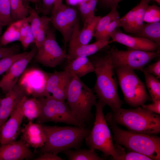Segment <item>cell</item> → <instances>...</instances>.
<instances>
[{
    "label": "cell",
    "mask_w": 160,
    "mask_h": 160,
    "mask_svg": "<svg viewBox=\"0 0 160 160\" xmlns=\"http://www.w3.org/2000/svg\"><path fill=\"white\" fill-rule=\"evenodd\" d=\"M151 0H141L136 5L135 13V23L134 33L137 32L142 28L143 24L144 18L147 7Z\"/></svg>",
    "instance_id": "cell-32"
},
{
    "label": "cell",
    "mask_w": 160,
    "mask_h": 160,
    "mask_svg": "<svg viewBox=\"0 0 160 160\" xmlns=\"http://www.w3.org/2000/svg\"><path fill=\"white\" fill-rule=\"evenodd\" d=\"M113 133V139L118 145L138 152L152 160L160 159V138L154 135L137 133L119 127L109 116H105Z\"/></svg>",
    "instance_id": "cell-3"
},
{
    "label": "cell",
    "mask_w": 160,
    "mask_h": 160,
    "mask_svg": "<svg viewBox=\"0 0 160 160\" xmlns=\"http://www.w3.org/2000/svg\"><path fill=\"white\" fill-rule=\"evenodd\" d=\"M22 99L11 114L9 119L0 127V144L16 140L21 132V125L24 117L22 109Z\"/></svg>",
    "instance_id": "cell-13"
},
{
    "label": "cell",
    "mask_w": 160,
    "mask_h": 160,
    "mask_svg": "<svg viewBox=\"0 0 160 160\" xmlns=\"http://www.w3.org/2000/svg\"><path fill=\"white\" fill-rule=\"evenodd\" d=\"M22 109L24 117L29 121L37 119L41 112V105L38 98H28L25 96L22 99Z\"/></svg>",
    "instance_id": "cell-21"
},
{
    "label": "cell",
    "mask_w": 160,
    "mask_h": 160,
    "mask_svg": "<svg viewBox=\"0 0 160 160\" xmlns=\"http://www.w3.org/2000/svg\"><path fill=\"white\" fill-rule=\"evenodd\" d=\"M34 36L30 25L24 37L20 41L23 47L26 48L31 44L34 43Z\"/></svg>",
    "instance_id": "cell-39"
},
{
    "label": "cell",
    "mask_w": 160,
    "mask_h": 160,
    "mask_svg": "<svg viewBox=\"0 0 160 160\" xmlns=\"http://www.w3.org/2000/svg\"><path fill=\"white\" fill-rule=\"evenodd\" d=\"M111 42H116L124 45L129 48L148 52L159 50V47L154 41L148 39L134 36L123 33L118 28L110 35Z\"/></svg>",
    "instance_id": "cell-14"
},
{
    "label": "cell",
    "mask_w": 160,
    "mask_h": 160,
    "mask_svg": "<svg viewBox=\"0 0 160 160\" xmlns=\"http://www.w3.org/2000/svg\"><path fill=\"white\" fill-rule=\"evenodd\" d=\"M55 0H42L41 12L45 15L52 12Z\"/></svg>",
    "instance_id": "cell-40"
},
{
    "label": "cell",
    "mask_w": 160,
    "mask_h": 160,
    "mask_svg": "<svg viewBox=\"0 0 160 160\" xmlns=\"http://www.w3.org/2000/svg\"><path fill=\"white\" fill-rule=\"evenodd\" d=\"M28 3L29 2L33 3L35 5V9L38 13L41 12V0H24Z\"/></svg>",
    "instance_id": "cell-47"
},
{
    "label": "cell",
    "mask_w": 160,
    "mask_h": 160,
    "mask_svg": "<svg viewBox=\"0 0 160 160\" xmlns=\"http://www.w3.org/2000/svg\"><path fill=\"white\" fill-rule=\"evenodd\" d=\"M160 8L155 5L147 7L144 15V22L153 23L160 21Z\"/></svg>",
    "instance_id": "cell-35"
},
{
    "label": "cell",
    "mask_w": 160,
    "mask_h": 160,
    "mask_svg": "<svg viewBox=\"0 0 160 160\" xmlns=\"http://www.w3.org/2000/svg\"><path fill=\"white\" fill-rule=\"evenodd\" d=\"M19 47L15 45L9 47H0V60L9 56L18 53Z\"/></svg>",
    "instance_id": "cell-38"
},
{
    "label": "cell",
    "mask_w": 160,
    "mask_h": 160,
    "mask_svg": "<svg viewBox=\"0 0 160 160\" xmlns=\"http://www.w3.org/2000/svg\"><path fill=\"white\" fill-rule=\"evenodd\" d=\"M73 76V74L65 70L49 73L46 87L47 92L50 95L55 89L72 79Z\"/></svg>",
    "instance_id": "cell-22"
},
{
    "label": "cell",
    "mask_w": 160,
    "mask_h": 160,
    "mask_svg": "<svg viewBox=\"0 0 160 160\" xmlns=\"http://www.w3.org/2000/svg\"><path fill=\"white\" fill-rule=\"evenodd\" d=\"M96 97L92 89L74 75L68 88L66 103L73 114L84 124L92 116L91 109L97 103Z\"/></svg>",
    "instance_id": "cell-6"
},
{
    "label": "cell",
    "mask_w": 160,
    "mask_h": 160,
    "mask_svg": "<svg viewBox=\"0 0 160 160\" xmlns=\"http://www.w3.org/2000/svg\"><path fill=\"white\" fill-rule=\"evenodd\" d=\"M63 4V0H55L52 13L55 11Z\"/></svg>",
    "instance_id": "cell-48"
},
{
    "label": "cell",
    "mask_w": 160,
    "mask_h": 160,
    "mask_svg": "<svg viewBox=\"0 0 160 160\" xmlns=\"http://www.w3.org/2000/svg\"><path fill=\"white\" fill-rule=\"evenodd\" d=\"M0 100H1V99H0Z\"/></svg>",
    "instance_id": "cell-52"
},
{
    "label": "cell",
    "mask_w": 160,
    "mask_h": 160,
    "mask_svg": "<svg viewBox=\"0 0 160 160\" xmlns=\"http://www.w3.org/2000/svg\"><path fill=\"white\" fill-rule=\"evenodd\" d=\"M105 104L99 100L95 105V120L92 130L85 138L86 143L90 149L102 151L106 156H111L117 160L125 153L123 149L113 143V138L103 113Z\"/></svg>",
    "instance_id": "cell-5"
},
{
    "label": "cell",
    "mask_w": 160,
    "mask_h": 160,
    "mask_svg": "<svg viewBox=\"0 0 160 160\" xmlns=\"http://www.w3.org/2000/svg\"><path fill=\"white\" fill-rule=\"evenodd\" d=\"M35 160H63L64 159L50 152H44L39 156L35 158Z\"/></svg>",
    "instance_id": "cell-43"
},
{
    "label": "cell",
    "mask_w": 160,
    "mask_h": 160,
    "mask_svg": "<svg viewBox=\"0 0 160 160\" xmlns=\"http://www.w3.org/2000/svg\"><path fill=\"white\" fill-rule=\"evenodd\" d=\"M38 98L41 104V112L36 123L43 124L51 121L84 127V124L73 114L65 101L56 99L51 95Z\"/></svg>",
    "instance_id": "cell-7"
},
{
    "label": "cell",
    "mask_w": 160,
    "mask_h": 160,
    "mask_svg": "<svg viewBox=\"0 0 160 160\" xmlns=\"http://www.w3.org/2000/svg\"><path fill=\"white\" fill-rule=\"evenodd\" d=\"M13 22L9 0H0V25L9 26Z\"/></svg>",
    "instance_id": "cell-30"
},
{
    "label": "cell",
    "mask_w": 160,
    "mask_h": 160,
    "mask_svg": "<svg viewBox=\"0 0 160 160\" xmlns=\"http://www.w3.org/2000/svg\"><path fill=\"white\" fill-rule=\"evenodd\" d=\"M12 19L14 22L23 20L29 15L28 3L24 0H9Z\"/></svg>",
    "instance_id": "cell-26"
},
{
    "label": "cell",
    "mask_w": 160,
    "mask_h": 160,
    "mask_svg": "<svg viewBox=\"0 0 160 160\" xmlns=\"http://www.w3.org/2000/svg\"><path fill=\"white\" fill-rule=\"evenodd\" d=\"M20 79L19 85L25 90L27 95L40 98L50 95L46 90V85L49 73L38 69L25 71Z\"/></svg>",
    "instance_id": "cell-11"
},
{
    "label": "cell",
    "mask_w": 160,
    "mask_h": 160,
    "mask_svg": "<svg viewBox=\"0 0 160 160\" xmlns=\"http://www.w3.org/2000/svg\"><path fill=\"white\" fill-rule=\"evenodd\" d=\"M119 18V15L116 7L111 8V11L108 14L101 17L97 24L93 36L96 41L99 39L100 35L107 26L112 21Z\"/></svg>",
    "instance_id": "cell-27"
},
{
    "label": "cell",
    "mask_w": 160,
    "mask_h": 160,
    "mask_svg": "<svg viewBox=\"0 0 160 160\" xmlns=\"http://www.w3.org/2000/svg\"><path fill=\"white\" fill-rule=\"evenodd\" d=\"M51 19L46 16L42 17L41 25L36 36L34 43L38 49L44 43L46 38L47 31L49 28V24Z\"/></svg>",
    "instance_id": "cell-31"
},
{
    "label": "cell",
    "mask_w": 160,
    "mask_h": 160,
    "mask_svg": "<svg viewBox=\"0 0 160 160\" xmlns=\"http://www.w3.org/2000/svg\"><path fill=\"white\" fill-rule=\"evenodd\" d=\"M115 69L124 100L128 105L137 107L150 99L144 84L133 70L121 68Z\"/></svg>",
    "instance_id": "cell-8"
},
{
    "label": "cell",
    "mask_w": 160,
    "mask_h": 160,
    "mask_svg": "<svg viewBox=\"0 0 160 160\" xmlns=\"http://www.w3.org/2000/svg\"><path fill=\"white\" fill-rule=\"evenodd\" d=\"M123 0H98V1L102 6L111 8L117 7L119 3Z\"/></svg>",
    "instance_id": "cell-46"
},
{
    "label": "cell",
    "mask_w": 160,
    "mask_h": 160,
    "mask_svg": "<svg viewBox=\"0 0 160 160\" xmlns=\"http://www.w3.org/2000/svg\"><path fill=\"white\" fill-rule=\"evenodd\" d=\"M25 95H27L24 89L17 84L10 90L5 94V96L0 100V127L7 120L13 111Z\"/></svg>",
    "instance_id": "cell-16"
},
{
    "label": "cell",
    "mask_w": 160,
    "mask_h": 160,
    "mask_svg": "<svg viewBox=\"0 0 160 160\" xmlns=\"http://www.w3.org/2000/svg\"><path fill=\"white\" fill-rule=\"evenodd\" d=\"M36 47L28 52L25 56L15 62L6 71L0 80V88L6 94L17 84L27 65L35 56Z\"/></svg>",
    "instance_id": "cell-12"
},
{
    "label": "cell",
    "mask_w": 160,
    "mask_h": 160,
    "mask_svg": "<svg viewBox=\"0 0 160 160\" xmlns=\"http://www.w3.org/2000/svg\"><path fill=\"white\" fill-rule=\"evenodd\" d=\"M64 153L70 160H102L103 158L100 157L95 150L90 149H68Z\"/></svg>",
    "instance_id": "cell-25"
},
{
    "label": "cell",
    "mask_w": 160,
    "mask_h": 160,
    "mask_svg": "<svg viewBox=\"0 0 160 160\" xmlns=\"http://www.w3.org/2000/svg\"><path fill=\"white\" fill-rule=\"evenodd\" d=\"M94 67L87 57H78L68 63L64 70L74 75L79 78L94 72Z\"/></svg>",
    "instance_id": "cell-20"
},
{
    "label": "cell",
    "mask_w": 160,
    "mask_h": 160,
    "mask_svg": "<svg viewBox=\"0 0 160 160\" xmlns=\"http://www.w3.org/2000/svg\"><path fill=\"white\" fill-rule=\"evenodd\" d=\"M67 54L60 46L53 31L49 29L43 45L37 49L34 56L37 62L49 67L54 68L67 59Z\"/></svg>",
    "instance_id": "cell-10"
},
{
    "label": "cell",
    "mask_w": 160,
    "mask_h": 160,
    "mask_svg": "<svg viewBox=\"0 0 160 160\" xmlns=\"http://www.w3.org/2000/svg\"><path fill=\"white\" fill-rule=\"evenodd\" d=\"M28 11V15L26 18L30 24L35 38L41 25L42 17L39 15L35 9L30 6Z\"/></svg>",
    "instance_id": "cell-33"
},
{
    "label": "cell",
    "mask_w": 160,
    "mask_h": 160,
    "mask_svg": "<svg viewBox=\"0 0 160 160\" xmlns=\"http://www.w3.org/2000/svg\"><path fill=\"white\" fill-rule=\"evenodd\" d=\"M134 34L136 36L150 39L160 47V22L143 24L141 29L137 32Z\"/></svg>",
    "instance_id": "cell-23"
},
{
    "label": "cell",
    "mask_w": 160,
    "mask_h": 160,
    "mask_svg": "<svg viewBox=\"0 0 160 160\" xmlns=\"http://www.w3.org/2000/svg\"><path fill=\"white\" fill-rule=\"evenodd\" d=\"M79 9L84 21L89 18L90 13L89 2L82 0L79 4Z\"/></svg>",
    "instance_id": "cell-42"
},
{
    "label": "cell",
    "mask_w": 160,
    "mask_h": 160,
    "mask_svg": "<svg viewBox=\"0 0 160 160\" xmlns=\"http://www.w3.org/2000/svg\"><path fill=\"white\" fill-rule=\"evenodd\" d=\"M20 139L29 147L41 148L46 140L45 132L41 124L29 121L21 129Z\"/></svg>",
    "instance_id": "cell-17"
},
{
    "label": "cell",
    "mask_w": 160,
    "mask_h": 160,
    "mask_svg": "<svg viewBox=\"0 0 160 160\" xmlns=\"http://www.w3.org/2000/svg\"><path fill=\"white\" fill-rule=\"evenodd\" d=\"M63 4L55 11L51 13L50 23L62 34L65 48L71 39L75 28L65 16Z\"/></svg>",
    "instance_id": "cell-18"
},
{
    "label": "cell",
    "mask_w": 160,
    "mask_h": 160,
    "mask_svg": "<svg viewBox=\"0 0 160 160\" xmlns=\"http://www.w3.org/2000/svg\"><path fill=\"white\" fill-rule=\"evenodd\" d=\"M157 2L158 3H159V4H160V0H153Z\"/></svg>",
    "instance_id": "cell-50"
},
{
    "label": "cell",
    "mask_w": 160,
    "mask_h": 160,
    "mask_svg": "<svg viewBox=\"0 0 160 160\" xmlns=\"http://www.w3.org/2000/svg\"><path fill=\"white\" fill-rule=\"evenodd\" d=\"M108 114L115 123L132 132L150 135L160 132V116L140 106L130 109L121 108Z\"/></svg>",
    "instance_id": "cell-4"
},
{
    "label": "cell",
    "mask_w": 160,
    "mask_h": 160,
    "mask_svg": "<svg viewBox=\"0 0 160 160\" xmlns=\"http://www.w3.org/2000/svg\"><path fill=\"white\" fill-rule=\"evenodd\" d=\"M150 74L154 75L158 78H160V60L151 64L144 69Z\"/></svg>",
    "instance_id": "cell-41"
},
{
    "label": "cell",
    "mask_w": 160,
    "mask_h": 160,
    "mask_svg": "<svg viewBox=\"0 0 160 160\" xmlns=\"http://www.w3.org/2000/svg\"><path fill=\"white\" fill-rule=\"evenodd\" d=\"M96 80L94 90L99 100L108 105L113 112L121 108L122 102L118 92L114 69L108 52L105 56L96 57L92 61Z\"/></svg>",
    "instance_id": "cell-1"
},
{
    "label": "cell",
    "mask_w": 160,
    "mask_h": 160,
    "mask_svg": "<svg viewBox=\"0 0 160 160\" xmlns=\"http://www.w3.org/2000/svg\"><path fill=\"white\" fill-rule=\"evenodd\" d=\"M46 140L41 152L55 154L72 148L79 149L90 130L78 126H50L41 124Z\"/></svg>",
    "instance_id": "cell-2"
},
{
    "label": "cell",
    "mask_w": 160,
    "mask_h": 160,
    "mask_svg": "<svg viewBox=\"0 0 160 160\" xmlns=\"http://www.w3.org/2000/svg\"><path fill=\"white\" fill-rule=\"evenodd\" d=\"M136 6L124 17L119 18L120 27L126 32L134 34L135 23Z\"/></svg>",
    "instance_id": "cell-29"
},
{
    "label": "cell",
    "mask_w": 160,
    "mask_h": 160,
    "mask_svg": "<svg viewBox=\"0 0 160 160\" xmlns=\"http://www.w3.org/2000/svg\"><path fill=\"white\" fill-rule=\"evenodd\" d=\"M108 52L114 68H121L143 71L148 63L159 55V50L148 52L130 48L122 50L113 47Z\"/></svg>",
    "instance_id": "cell-9"
},
{
    "label": "cell",
    "mask_w": 160,
    "mask_h": 160,
    "mask_svg": "<svg viewBox=\"0 0 160 160\" xmlns=\"http://www.w3.org/2000/svg\"><path fill=\"white\" fill-rule=\"evenodd\" d=\"M33 153L22 140L0 145V160L32 159Z\"/></svg>",
    "instance_id": "cell-15"
},
{
    "label": "cell",
    "mask_w": 160,
    "mask_h": 160,
    "mask_svg": "<svg viewBox=\"0 0 160 160\" xmlns=\"http://www.w3.org/2000/svg\"><path fill=\"white\" fill-rule=\"evenodd\" d=\"M23 20L13 22L0 38V47L20 40V29Z\"/></svg>",
    "instance_id": "cell-24"
},
{
    "label": "cell",
    "mask_w": 160,
    "mask_h": 160,
    "mask_svg": "<svg viewBox=\"0 0 160 160\" xmlns=\"http://www.w3.org/2000/svg\"><path fill=\"white\" fill-rule=\"evenodd\" d=\"M145 83L149 94L153 101L160 100V82L153 75L144 69Z\"/></svg>",
    "instance_id": "cell-28"
},
{
    "label": "cell",
    "mask_w": 160,
    "mask_h": 160,
    "mask_svg": "<svg viewBox=\"0 0 160 160\" xmlns=\"http://www.w3.org/2000/svg\"><path fill=\"white\" fill-rule=\"evenodd\" d=\"M91 0H83V1L87 2H89Z\"/></svg>",
    "instance_id": "cell-51"
},
{
    "label": "cell",
    "mask_w": 160,
    "mask_h": 160,
    "mask_svg": "<svg viewBox=\"0 0 160 160\" xmlns=\"http://www.w3.org/2000/svg\"><path fill=\"white\" fill-rule=\"evenodd\" d=\"M3 27L2 26L0 25V35L1 34Z\"/></svg>",
    "instance_id": "cell-49"
},
{
    "label": "cell",
    "mask_w": 160,
    "mask_h": 160,
    "mask_svg": "<svg viewBox=\"0 0 160 160\" xmlns=\"http://www.w3.org/2000/svg\"><path fill=\"white\" fill-rule=\"evenodd\" d=\"M153 103L145 105L143 104L141 106L142 108L151 112L160 113V100L153 101Z\"/></svg>",
    "instance_id": "cell-44"
},
{
    "label": "cell",
    "mask_w": 160,
    "mask_h": 160,
    "mask_svg": "<svg viewBox=\"0 0 160 160\" xmlns=\"http://www.w3.org/2000/svg\"><path fill=\"white\" fill-rule=\"evenodd\" d=\"M120 27L119 18L112 21L100 35L99 39L110 38V35L116 29Z\"/></svg>",
    "instance_id": "cell-37"
},
{
    "label": "cell",
    "mask_w": 160,
    "mask_h": 160,
    "mask_svg": "<svg viewBox=\"0 0 160 160\" xmlns=\"http://www.w3.org/2000/svg\"><path fill=\"white\" fill-rule=\"evenodd\" d=\"M98 0H91L89 4L90 10V15L89 18L85 20L84 22H88L91 21L95 16V7Z\"/></svg>",
    "instance_id": "cell-45"
},
{
    "label": "cell",
    "mask_w": 160,
    "mask_h": 160,
    "mask_svg": "<svg viewBox=\"0 0 160 160\" xmlns=\"http://www.w3.org/2000/svg\"><path fill=\"white\" fill-rule=\"evenodd\" d=\"M28 52H25L17 53L0 60V76L7 71L15 62L25 56Z\"/></svg>",
    "instance_id": "cell-34"
},
{
    "label": "cell",
    "mask_w": 160,
    "mask_h": 160,
    "mask_svg": "<svg viewBox=\"0 0 160 160\" xmlns=\"http://www.w3.org/2000/svg\"><path fill=\"white\" fill-rule=\"evenodd\" d=\"M148 156L136 152L132 151L124 153L117 160H151Z\"/></svg>",
    "instance_id": "cell-36"
},
{
    "label": "cell",
    "mask_w": 160,
    "mask_h": 160,
    "mask_svg": "<svg viewBox=\"0 0 160 160\" xmlns=\"http://www.w3.org/2000/svg\"><path fill=\"white\" fill-rule=\"evenodd\" d=\"M110 38L101 39L92 44L69 47L67 59L68 63L78 57H87L92 55L111 43Z\"/></svg>",
    "instance_id": "cell-19"
}]
</instances>
